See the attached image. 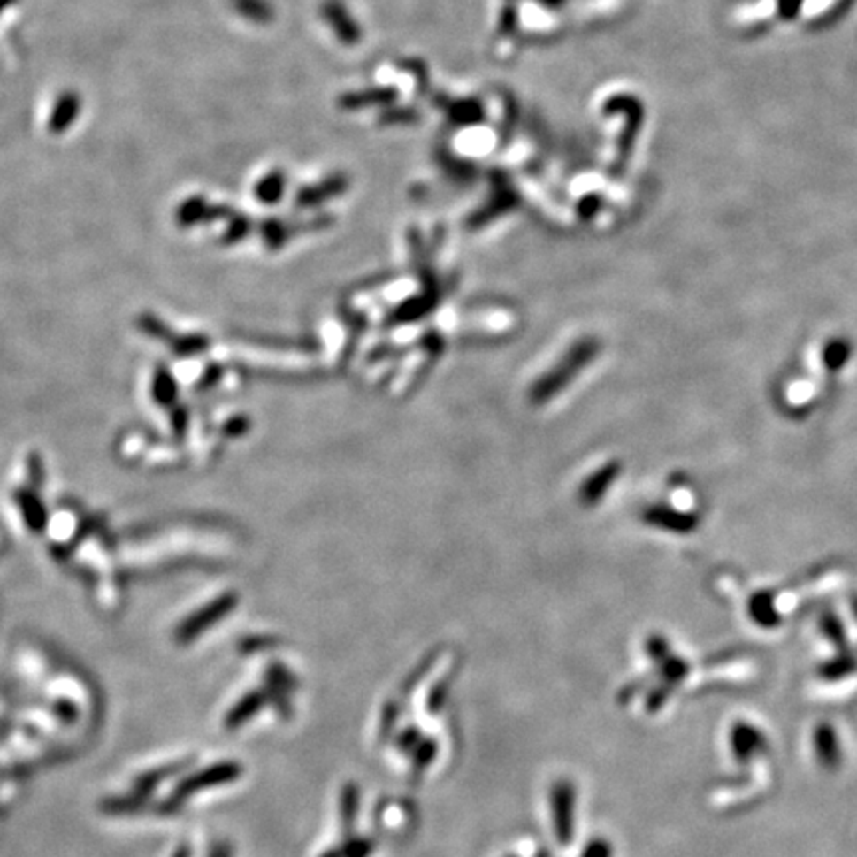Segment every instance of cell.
Returning <instances> with one entry per match:
<instances>
[{
  "instance_id": "cell-1",
  "label": "cell",
  "mask_w": 857,
  "mask_h": 857,
  "mask_svg": "<svg viewBox=\"0 0 857 857\" xmlns=\"http://www.w3.org/2000/svg\"><path fill=\"white\" fill-rule=\"evenodd\" d=\"M78 110H80L78 96L76 94H62L58 103L54 105V113L50 118L52 132H56V134L66 132L72 121L78 118Z\"/></svg>"
},
{
  "instance_id": "cell-2",
  "label": "cell",
  "mask_w": 857,
  "mask_h": 857,
  "mask_svg": "<svg viewBox=\"0 0 857 857\" xmlns=\"http://www.w3.org/2000/svg\"><path fill=\"white\" fill-rule=\"evenodd\" d=\"M11 3H12V0H0V12H3L4 8H6L8 4H11Z\"/></svg>"
}]
</instances>
